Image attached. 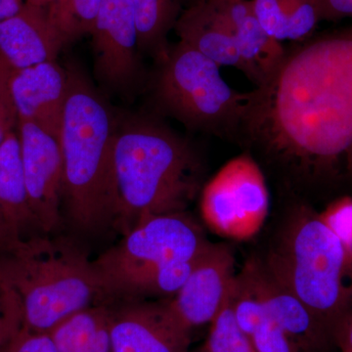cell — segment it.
<instances>
[{
  "mask_svg": "<svg viewBox=\"0 0 352 352\" xmlns=\"http://www.w3.org/2000/svg\"><path fill=\"white\" fill-rule=\"evenodd\" d=\"M239 134L296 179L352 177V25L287 50Z\"/></svg>",
  "mask_w": 352,
  "mask_h": 352,
  "instance_id": "cell-1",
  "label": "cell"
},
{
  "mask_svg": "<svg viewBox=\"0 0 352 352\" xmlns=\"http://www.w3.org/2000/svg\"><path fill=\"white\" fill-rule=\"evenodd\" d=\"M68 72V97L59 143L64 166L63 207L76 230L100 233L116 227L119 197L115 171L118 122L89 78Z\"/></svg>",
  "mask_w": 352,
  "mask_h": 352,
  "instance_id": "cell-2",
  "label": "cell"
},
{
  "mask_svg": "<svg viewBox=\"0 0 352 352\" xmlns=\"http://www.w3.org/2000/svg\"><path fill=\"white\" fill-rule=\"evenodd\" d=\"M201 170L193 146L163 122L138 117L118 124L116 228L124 235L147 217L185 212L200 190Z\"/></svg>",
  "mask_w": 352,
  "mask_h": 352,
  "instance_id": "cell-3",
  "label": "cell"
},
{
  "mask_svg": "<svg viewBox=\"0 0 352 352\" xmlns=\"http://www.w3.org/2000/svg\"><path fill=\"white\" fill-rule=\"evenodd\" d=\"M0 285L17 303L23 325L41 333L106 296L94 261L74 243L48 234L0 254Z\"/></svg>",
  "mask_w": 352,
  "mask_h": 352,
  "instance_id": "cell-4",
  "label": "cell"
},
{
  "mask_svg": "<svg viewBox=\"0 0 352 352\" xmlns=\"http://www.w3.org/2000/svg\"><path fill=\"white\" fill-rule=\"evenodd\" d=\"M208 245L184 212L153 215L94 261L108 298L175 295Z\"/></svg>",
  "mask_w": 352,
  "mask_h": 352,
  "instance_id": "cell-5",
  "label": "cell"
},
{
  "mask_svg": "<svg viewBox=\"0 0 352 352\" xmlns=\"http://www.w3.org/2000/svg\"><path fill=\"white\" fill-rule=\"evenodd\" d=\"M337 339L352 316V259L319 214L303 208L264 264Z\"/></svg>",
  "mask_w": 352,
  "mask_h": 352,
  "instance_id": "cell-6",
  "label": "cell"
},
{
  "mask_svg": "<svg viewBox=\"0 0 352 352\" xmlns=\"http://www.w3.org/2000/svg\"><path fill=\"white\" fill-rule=\"evenodd\" d=\"M157 67L153 94L164 113L189 129L239 134L252 91L234 89L219 65L180 41Z\"/></svg>",
  "mask_w": 352,
  "mask_h": 352,
  "instance_id": "cell-7",
  "label": "cell"
},
{
  "mask_svg": "<svg viewBox=\"0 0 352 352\" xmlns=\"http://www.w3.org/2000/svg\"><path fill=\"white\" fill-rule=\"evenodd\" d=\"M268 212L265 176L249 154L227 162L201 190V217L210 230L221 237L251 239L263 228Z\"/></svg>",
  "mask_w": 352,
  "mask_h": 352,
  "instance_id": "cell-8",
  "label": "cell"
},
{
  "mask_svg": "<svg viewBox=\"0 0 352 352\" xmlns=\"http://www.w3.org/2000/svg\"><path fill=\"white\" fill-rule=\"evenodd\" d=\"M91 36L99 83L122 96L135 94L142 82L143 68L132 0H102Z\"/></svg>",
  "mask_w": 352,
  "mask_h": 352,
  "instance_id": "cell-9",
  "label": "cell"
},
{
  "mask_svg": "<svg viewBox=\"0 0 352 352\" xmlns=\"http://www.w3.org/2000/svg\"><path fill=\"white\" fill-rule=\"evenodd\" d=\"M30 204L44 234L61 226L64 166L59 140L29 122L18 124Z\"/></svg>",
  "mask_w": 352,
  "mask_h": 352,
  "instance_id": "cell-10",
  "label": "cell"
},
{
  "mask_svg": "<svg viewBox=\"0 0 352 352\" xmlns=\"http://www.w3.org/2000/svg\"><path fill=\"white\" fill-rule=\"evenodd\" d=\"M234 264L232 252L226 245L210 243L175 298L166 303L185 328L191 331L214 321L235 278Z\"/></svg>",
  "mask_w": 352,
  "mask_h": 352,
  "instance_id": "cell-11",
  "label": "cell"
},
{
  "mask_svg": "<svg viewBox=\"0 0 352 352\" xmlns=\"http://www.w3.org/2000/svg\"><path fill=\"white\" fill-rule=\"evenodd\" d=\"M190 332L166 303L129 300L119 309L110 308L113 352H188Z\"/></svg>",
  "mask_w": 352,
  "mask_h": 352,
  "instance_id": "cell-12",
  "label": "cell"
},
{
  "mask_svg": "<svg viewBox=\"0 0 352 352\" xmlns=\"http://www.w3.org/2000/svg\"><path fill=\"white\" fill-rule=\"evenodd\" d=\"M241 273L298 352L330 351L336 344L333 336L305 303L278 283L264 263L250 259Z\"/></svg>",
  "mask_w": 352,
  "mask_h": 352,
  "instance_id": "cell-13",
  "label": "cell"
},
{
  "mask_svg": "<svg viewBox=\"0 0 352 352\" xmlns=\"http://www.w3.org/2000/svg\"><path fill=\"white\" fill-rule=\"evenodd\" d=\"M68 88V72L56 61L14 69L11 90L19 122H32L59 140Z\"/></svg>",
  "mask_w": 352,
  "mask_h": 352,
  "instance_id": "cell-14",
  "label": "cell"
},
{
  "mask_svg": "<svg viewBox=\"0 0 352 352\" xmlns=\"http://www.w3.org/2000/svg\"><path fill=\"white\" fill-rule=\"evenodd\" d=\"M64 47L47 7L25 2L19 12L0 22V54L14 69L55 61Z\"/></svg>",
  "mask_w": 352,
  "mask_h": 352,
  "instance_id": "cell-15",
  "label": "cell"
},
{
  "mask_svg": "<svg viewBox=\"0 0 352 352\" xmlns=\"http://www.w3.org/2000/svg\"><path fill=\"white\" fill-rule=\"evenodd\" d=\"M180 41L220 67L239 69L252 83L254 76L241 55L230 25L212 0L190 6L175 24Z\"/></svg>",
  "mask_w": 352,
  "mask_h": 352,
  "instance_id": "cell-16",
  "label": "cell"
},
{
  "mask_svg": "<svg viewBox=\"0 0 352 352\" xmlns=\"http://www.w3.org/2000/svg\"><path fill=\"white\" fill-rule=\"evenodd\" d=\"M230 25L243 59L254 76V85L261 87L279 68L287 48L264 31L251 0H212Z\"/></svg>",
  "mask_w": 352,
  "mask_h": 352,
  "instance_id": "cell-17",
  "label": "cell"
},
{
  "mask_svg": "<svg viewBox=\"0 0 352 352\" xmlns=\"http://www.w3.org/2000/svg\"><path fill=\"white\" fill-rule=\"evenodd\" d=\"M0 212L18 239L44 234L30 204L19 134L15 131L7 134L0 145Z\"/></svg>",
  "mask_w": 352,
  "mask_h": 352,
  "instance_id": "cell-18",
  "label": "cell"
},
{
  "mask_svg": "<svg viewBox=\"0 0 352 352\" xmlns=\"http://www.w3.org/2000/svg\"><path fill=\"white\" fill-rule=\"evenodd\" d=\"M229 296L238 326L256 351L298 352L242 273L235 275Z\"/></svg>",
  "mask_w": 352,
  "mask_h": 352,
  "instance_id": "cell-19",
  "label": "cell"
},
{
  "mask_svg": "<svg viewBox=\"0 0 352 352\" xmlns=\"http://www.w3.org/2000/svg\"><path fill=\"white\" fill-rule=\"evenodd\" d=\"M264 31L279 43L307 38L325 20L324 0H251Z\"/></svg>",
  "mask_w": 352,
  "mask_h": 352,
  "instance_id": "cell-20",
  "label": "cell"
},
{
  "mask_svg": "<svg viewBox=\"0 0 352 352\" xmlns=\"http://www.w3.org/2000/svg\"><path fill=\"white\" fill-rule=\"evenodd\" d=\"M50 333L58 352H113L110 308L105 305L73 315Z\"/></svg>",
  "mask_w": 352,
  "mask_h": 352,
  "instance_id": "cell-21",
  "label": "cell"
},
{
  "mask_svg": "<svg viewBox=\"0 0 352 352\" xmlns=\"http://www.w3.org/2000/svg\"><path fill=\"white\" fill-rule=\"evenodd\" d=\"M182 0H132L138 32V50L156 63L168 56V32L182 15Z\"/></svg>",
  "mask_w": 352,
  "mask_h": 352,
  "instance_id": "cell-22",
  "label": "cell"
},
{
  "mask_svg": "<svg viewBox=\"0 0 352 352\" xmlns=\"http://www.w3.org/2000/svg\"><path fill=\"white\" fill-rule=\"evenodd\" d=\"M102 0H54L47 7L48 18L64 45L91 34Z\"/></svg>",
  "mask_w": 352,
  "mask_h": 352,
  "instance_id": "cell-23",
  "label": "cell"
},
{
  "mask_svg": "<svg viewBox=\"0 0 352 352\" xmlns=\"http://www.w3.org/2000/svg\"><path fill=\"white\" fill-rule=\"evenodd\" d=\"M204 349L207 352H258L238 326L231 307L229 293L219 314L210 323Z\"/></svg>",
  "mask_w": 352,
  "mask_h": 352,
  "instance_id": "cell-24",
  "label": "cell"
},
{
  "mask_svg": "<svg viewBox=\"0 0 352 352\" xmlns=\"http://www.w3.org/2000/svg\"><path fill=\"white\" fill-rule=\"evenodd\" d=\"M319 215L352 259V198L344 197L333 201Z\"/></svg>",
  "mask_w": 352,
  "mask_h": 352,
  "instance_id": "cell-25",
  "label": "cell"
},
{
  "mask_svg": "<svg viewBox=\"0 0 352 352\" xmlns=\"http://www.w3.org/2000/svg\"><path fill=\"white\" fill-rule=\"evenodd\" d=\"M13 72L10 64L0 54V145L7 134L15 131L19 124L11 90Z\"/></svg>",
  "mask_w": 352,
  "mask_h": 352,
  "instance_id": "cell-26",
  "label": "cell"
},
{
  "mask_svg": "<svg viewBox=\"0 0 352 352\" xmlns=\"http://www.w3.org/2000/svg\"><path fill=\"white\" fill-rule=\"evenodd\" d=\"M0 352H58L50 333L36 332L22 325Z\"/></svg>",
  "mask_w": 352,
  "mask_h": 352,
  "instance_id": "cell-27",
  "label": "cell"
},
{
  "mask_svg": "<svg viewBox=\"0 0 352 352\" xmlns=\"http://www.w3.org/2000/svg\"><path fill=\"white\" fill-rule=\"evenodd\" d=\"M22 325L17 303L0 286V349Z\"/></svg>",
  "mask_w": 352,
  "mask_h": 352,
  "instance_id": "cell-28",
  "label": "cell"
},
{
  "mask_svg": "<svg viewBox=\"0 0 352 352\" xmlns=\"http://www.w3.org/2000/svg\"><path fill=\"white\" fill-rule=\"evenodd\" d=\"M325 20L352 18V0H324Z\"/></svg>",
  "mask_w": 352,
  "mask_h": 352,
  "instance_id": "cell-29",
  "label": "cell"
},
{
  "mask_svg": "<svg viewBox=\"0 0 352 352\" xmlns=\"http://www.w3.org/2000/svg\"><path fill=\"white\" fill-rule=\"evenodd\" d=\"M20 243L21 240L14 235L0 212V254L12 251Z\"/></svg>",
  "mask_w": 352,
  "mask_h": 352,
  "instance_id": "cell-30",
  "label": "cell"
},
{
  "mask_svg": "<svg viewBox=\"0 0 352 352\" xmlns=\"http://www.w3.org/2000/svg\"><path fill=\"white\" fill-rule=\"evenodd\" d=\"M336 344L340 346L342 352H352V316L340 329L336 339Z\"/></svg>",
  "mask_w": 352,
  "mask_h": 352,
  "instance_id": "cell-31",
  "label": "cell"
},
{
  "mask_svg": "<svg viewBox=\"0 0 352 352\" xmlns=\"http://www.w3.org/2000/svg\"><path fill=\"white\" fill-rule=\"evenodd\" d=\"M24 3L23 0H0V22L16 15Z\"/></svg>",
  "mask_w": 352,
  "mask_h": 352,
  "instance_id": "cell-32",
  "label": "cell"
},
{
  "mask_svg": "<svg viewBox=\"0 0 352 352\" xmlns=\"http://www.w3.org/2000/svg\"><path fill=\"white\" fill-rule=\"evenodd\" d=\"M54 0H25V3L39 7H48Z\"/></svg>",
  "mask_w": 352,
  "mask_h": 352,
  "instance_id": "cell-33",
  "label": "cell"
},
{
  "mask_svg": "<svg viewBox=\"0 0 352 352\" xmlns=\"http://www.w3.org/2000/svg\"><path fill=\"white\" fill-rule=\"evenodd\" d=\"M207 1V0H191V4L190 6H194V4L201 3V2Z\"/></svg>",
  "mask_w": 352,
  "mask_h": 352,
  "instance_id": "cell-34",
  "label": "cell"
},
{
  "mask_svg": "<svg viewBox=\"0 0 352 352\" xmlns=\"http://www.w3.org/2000/svg\"><path fill=\"white\" fill-rule=\"evenodd\" d=\"M201 352H207V351H205V349H204V351H201Z\"/></svg>",
  "mask_w": 352,
  "mask_h": 352,
  "instance_id": "cell-35",
  "label": "cell"
}]
</instances>
